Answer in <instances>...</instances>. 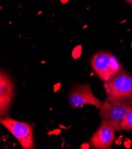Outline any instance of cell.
Listing matches in <instances>:
<instances>
[{"instance_id":"obj_5","label":"cell","mask_w":132,"mask_h":149,"mask_svg":"<svg viewBox=\"0 0 132 149\" xmlns=\"http://www.w3.org/2000/svg\"><path fill=\"white\" fill-rule=\"evenodd\" d=\"M69 102L73 108L82 107L85 105H91L100 109L103 102L97 99L93 94L89 84L77 86L69 96Z\"/></svg>"},{"instance_id":"obj_3","label":"cell","mask_w":132,"mask_h":149,"mask_svg":"<svg viewBox=\"0 0 132 149\" xmlns=\"http://www.w3.org/2000/svg\"><path fill=\"white\" fill-rule=\"evenodd\" d=\"M131 108V104L111 103L106 99L99 109V115L102 121L109 124L115 131H119L121 130L122 121Z\"/></svg>"},{"instance_id":"obj_2","label":"cell","mask_w":132,"mask_h":149,"mask_svg":"<svg viewBox=\"0 0 132 149\" xmlns=\"http://www.w3.org/2000/svg\"><path fill=\"white\" fill-rule=\"evenodd\" d=\"M91 64L97 76L104 82L123 68L117 58L107 52L95 54L91 59Z\"/></svg>"},{"instance_id":"obj_6","label":"cell","mask_w":132,"mask_h":149,"mask_svg":"<svg viewBox=\"0 0 132 149\" xmlns=\"http://www.w3.org/2000/svg\"><path fill=\"white\" fill-rule=\"evenodd\" d=\"M115 131L107 123L101 121L98 130L90 139V143L94 148H110L115 139Z\"/></svg>"},{"instance_id":"obj_1","label":"cell","mask_w":132,"mask_h":149,"mask_svg":"<svg viewBox=\"0 0 132 149\" xmlns=\"http://www.w3.org/2000/svg\"><path fill=\"white\" fill-rule=\"evenodd\" d=\"M104 87L109 102L132 105V77L127 71L122 70L116 73L104 82Z\"/></svg>"},{"instance_id":"obj_8","label":"cell","mask_w":132,"mask_h":149,"mask_svg":"<svg viewBox=\"0 0 132 149\" xmlns=\"http://www.w3.org/2000/svg\"><path fill=\"white\" fill-rule=\"evenodd\" d=\"M120 126L121 130L123 131H132V108L124 116Z\"/></svg>"},{"instance_id":"obj_4","label":"cell","mask_w":132,"mask_h":149,"mask_svg":"<svg viewBox=\"0 0 132 149\" xmlns=\"http://www.w3.org/2000/svg\"><path fill=\"white\" fill-rule=\"evenodd\" d=\"M0 123L16 137L23 148H35L33 129L30 124L7 117L1 119Z\"/></svg>"},{"instance_id":"obj_9","label":"cell","mask_w":132,"mask_h":149,"mask_svg":"<svg viewBox=\"0 0 132 149\" xmlns=\"http://www.w3.org/2000/svg\"><path fill=\"white\" fill-rule=\"evenodd\" d=\"M126 1L132 6V0H126Z\"/></svg>"},{"instance_id":"obj_7","label":"cell","mask_w":132,"mask_h":149,"mask_svg":"<svg viewBox=\"0 0 132 149\" xmlns=\"http://www.w3.org/2000/svg\"><path fill=\"white\" fill-rule=\"evenodd\" d=\"M0 114L1 119L7 118L14 96V86L10 77L3 71L0 77Z\"/></svg>"}]
</instances>
